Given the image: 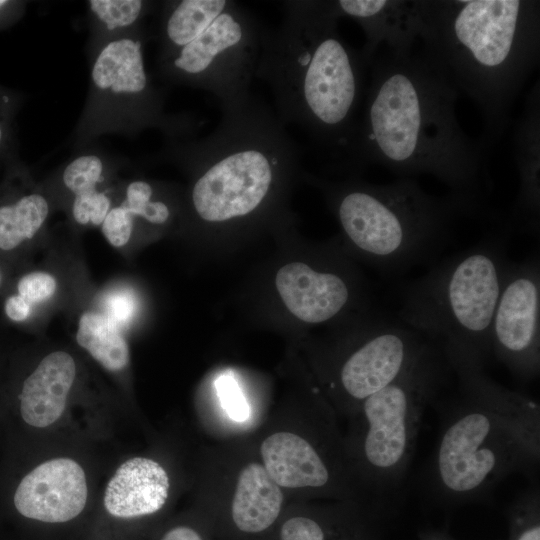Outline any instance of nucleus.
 <instances>
[{"label": "nucleus", "mask_w": 540, "mask_h": 540, "mask_svg": "<svg viewBox=\"0 0 540 540\" xmlns=\"http://www.w3.org/2000/svg\"><path fill=\"white\" fill-rule=\"evenodd\" d=\"M459 92L421 52L379 48L344 157L350 166L380 165L400 178L431 175L449 194L483 205L491 182L488 151L462 129Z\"/></svg>", "instance_id": "nucleus-1"}, {"label": "nucleus", "mask_w": 540, "mask_h": 540, "mask_svg": "<svg viewBox=\"0 0 540 540\" xmlns=\"http://www.w3.org/2000/svg\"><path fill=\"white\" fill-rule=\"evenodd\" d=\"M444 355L456 389L449 396L441 393L431 406L440 429L421 479L427 503L446 512L492 505L508 477L521 474L529 482L539 481L538 401L497 383L471 358Z\"/></svg>", "instance_id": "nucleus-2"}, {"label": "nucleus", "mask_w": 540, "mask_h": 540, "mask_svg": "<svg viewBox=\"0 0 540 540\" xmlns=\"http://www.w3.org/2000/svg\"><path fill=\"white\" fill-rule=\"evenodd\" d=\"M276 28L262 26L255 77L271 89L275 113L332 157H344L368 79L360 50L338 33L333 0L281 2Z\"/></svg>", "instance_id": "nucleus-3"}, {"label": "nucleus", "mask_w": 540, "mask_h": 540, "mask_svg": "<svg viewBox=\"0 0 540 540\" xmlns=\"http://www.w3.org/2000/svg\"><path fill=\"white\" fill-rule=\"evenodd\" d=\"M420 51L478 107L485 149L540 60V1L413 0Z\"/></svg>", "instance_id": "nucleus-4"}, {"label": "nucleus", "mask_w": 540, "mask_h": 540, "mask_svg": "<svg viewBox=\"0 0 540 540\" xmlns=\"http://www.w3.org/2000/svg\"><path fill=\"white\" fill-rule=\"evenodd\" d=\"M220 107L221 119L211 133L166 140L159 154L189 172V205L206 223L255 214L301 157L286 126L262 100L250 94Z\"/></svg>", "instance_id": "nucleus-5"}, {"label": "nucleus", "mask_w": 540, "mask_h": 540, "mask_svg": "<svg viewBox=\"0 0 540 540\" xmlns=\"http://www.w3.org/2000/svg\"><path fill=\"white\" fill-rule=\"evenodd\" d=\"M349 242L382 273H400L433 258L461 217L483 205L427 193L412 178L387 184L350 180L325 185Z\"/></svg>", "instance_id": "nucleus-6"}, {"label": "nucleus", "mask_w": 540, "mask_h": 540, "mask_svg": "<svg viewBox=\"0 0 540 540\" xmlns=\"http://www.w3.org/2000/svg\"><path fill=\"white\" fill-rule=\"evenodd\" d=\"M161 7L159 77L210 92L220 106L248 97L260 52L256 17L233 0H170Z\"/></svg>", "instance_id": "nucleus-7"}, {"label": "nucleus", "mask_w": 540, "mask_h": 540, "mask_svg": "<svg viewBox=\"0 0 540 540\" xmlns=\"http://www.w3.org/2000/svg\"><path fill=\"white\" fill-rule=\"evenodd\" d=\"M507 234H489L410 283L398 320L436 344L486 365L491 326L510 260Z\"/></svg>", "instance_id": "nucleus-8"}, {"label": "nucleus", "mask_w": 540, "mask_h": 540, "mask_svg": "<svg viewBox=\"0 0 540 540\" xmlns=\"http://www.w3.org/2000/svg\"><path fill=\"white\" fill-rule=\"evenodd\" d=\"M452 368L430 342L417 360L357 408L355 452L371 504L395 518L406 497L408 474L425 411L448 386Z\"/></svg>", "instance_id": "nucleus-9"}, {"label": "nucleus", "mask_w": 540, "mask_h": 540, "mask_svg": "<svg viewBox=\"0 0 540 540\" xmlns=\"http://www.w3.org/2000/svg\"><path fill=\"white\" fill-rule=\"evenodd\" d=\"M144 42L142 27L88 53L90 83L73 132L75 151L104 134L134 137L155 128L166 140L195 135L197 122L192 117L165 112L164 92L146 70Z\"/></svg>", "instance_id": "nucleus-10"}, {"label": "nucleus", "mask_w": 540, "mask_h": 540, "mask_svg": "<svg viewBox=\"0 0 540 540\" xmlns=\"http://www.w3.org/2000/svg\"><path fill=\"white\" fill-rule=\"evenodd\" d=\"M491 356L521 383L540 373V260L510 261L491 326Z\"/></svg>", "instance_id": "nucleus-11"}, {"label": "nucleus", "mask_w": 540, "mask_h": 540, "mask_svg": "<svg viewBox=\"0 0 540 540\" xmlns=\"http://www.w3.org/2000/svg\"><path fill=\"white\" fill-rule=\"evenodd\" d=\"M341 357L340 392L355 409L398 378L430 344L421 334L386 317L366 324Z\"/></svg>", "instance_id": "nucleus-12"}, {"label": "nucleus", "mask_w": 540, "mask_h": 540, "mask_svg": "<svg viewBox=\"0 0 540 540\" xmlns=\"http://www.w3.org/2000/svg\"><path fill=\"white\" fill-rule=\"evenodd\" d=\"M88 487L83 468L71 458L45 461L20 481L13 498L16 511L43 525H65L84 511Z\"/></svg>", "instance_id": "nucleus-13"}, {"label": "nucleus", "mask_w": 540, "mask_h": 540, "mask_svg": "<svg viewBox=\"0 0 540 540\" xmlns=\"http://www.w3.org/2000/svg\"><path fill=\"white\" fill-rule=\"evenodd\" d=\"M0 183V258L20 253L43 231L54 204L13 151Z\"/></svg>", "instance_id": "nucleus-14"}, {"label": "nucleus", "mask_w": 540, "mask_h": 540, "mask_svg": "<svg viewBox=\"0 0 540 540\" xmlns=\"http://www.w3.org/2000/svg\"><path fill=\"white\" fill-rule=\"evenodd\" d=\"M514 159L519 187L509 218L508 231L540 236V84L526 95L514 130Z\"/></svg>", "instance_id": "nucleus-15"}, {"label": "nucleus", "mask_w": 540, "mask_h": 540, "mask_svg": "<svg viewBox=\"0 0 540 540\" xmlns=\"http://www.w3.org/2000/svg\"><path fill=\"white\" fill-rule=\"evenodd\" d=\"M276 287L288 310L309 324L324 323L339 316L351 304L354 294L343 274L314 269L302 262L281 267Z\"/></svg>", "instance_id": "nucleus-16"}, {"label": "nucleus", "mask_w": 540, "mask_h": 540, "mask_svg": "<svg viewBox=\"0 0 540 540\" xmlns=\"http://www.w3.org/2000/svg\"><path fill=\"white\" fill-rule=\"evenodd\" d=\"M340 18L354 20L363 30L360 49L368 67L379 48L395 55L411 53L418 40L413 0H333Z\"/></svg>", "instance_id": "nucleus-17"}, {"label": "nucleus", "mask_w": 540, "mask_h": 540, "mask_svg": "<svg viewBox=\"0 0 540 540\" xmlns=\"http://www.w3.org/2000/svg\"><path fill=\"white\" fill-rule=\"evenodd\" d=\"M169 492V478L156 461L133 457L119 466L105 489L106 514L120 522H131L159 512Z\"/></svg>", "instance_id": "nucleus-18"}, {"label": "nucleus", "mask_w": 540, "mask_h": 540, "mask_svg": "<svg viewBox=\"0 0 540 540\" xmlns=\"http://www.w3.org/2000/svg\"><path fill=\"white\" fill-rule=\"evenodd\" d=\"M77 374L71 354L57 350L41 359L23 381L20 414L30 426L45 428L63 414Z\"/></svg>", "instance_id": "nucleus-19"}, {"label": "nucleus", "mask_w": 540, "mask_h": 540, "mask_svg": "<svg viewBox=\"0 0 540 540\" xmlns=\"http://www.w3.org/2000/svg\"><path fill=\"white\" fill-rule=\"evenodd\" d=\"M263 466L271 479L286 488H326L333 478L327 460L305 438L276 432L260 448Z\"/></svg>", "instance_id": "nucleus-20"}, {"label": "nucleus", "mask_w": 540, "mask_h": 540, "mask_svg": "<svg viewBox=\"0 0 540 540\" xmlns=\"http://www.w3.org/2000/svg\"><path fill=\"white\" fill-rule=\"evenodd\" d=\"M393 519L373 507L324 517L298 515L285 520L280 540H383Z\"/></svg>", "instance_id": "nucleus-21"}, {"label": "nucleus", "mask_w": 540, "mask_h": 540, "mask_svg": "<svg viewBox=\"0 0 540 540\" xmlns=\"http://www.w3.org/2000/svg\"><path fill=\"white\" fill-rule=\"evenodd\" d=\"M283 493L264 466L250 463L239 474L231 504V519L245 534L269 529L281 511Z\"/></svg>", "instance_id": "nucleus-22"}, {"label": "nucleus", "mask_w": 540, "mask_h": 540, "mask_svg": "<svg viewBox=\"0 0 540 540\" xmlns=\"http://www.w3.org/2000/svg\"><path fill=\"white\" fill-rule=\"evenodd\" d=\"M121 162L114 156L97 149L77 151L63 163L50 178L42 183L54 206L63 207L73 198L117 182V171Z\"/></svg>", "instance_id": "nucleus-23"}, {"label": "nucleus", "mask_w": 540, "mask_h": 540, "mask_svg": "<svg viewBox=\"0 0 540 540\" xmlns=\"http://www.w3.org/2000/svg\"><path fill=\"white\" fill-rule=\"evenodd\" d=\"M76 342L109 372H121L130 362L123 329L101 311L85 310L77 322Z\"/></svg>", "instance_id": "nucleus-24"}, {"label": "nucleus", "mask_w": 540, "mask_h": 540, "mask_svg": "<svg viewBox=\"0 0 540 540\" xmlns=\"http://www.w3.org/2000/svg\"><path fill=\"white\" fill-rule=\"evenodd\" d=\"M155 2L146 0H91L87 2L89 39L87 53L103 43L142 28Z\"/></svg>", "instance_id": "nucleus-25"}, {"label": "nucleus", "mask_w": 540, "mask_h": 540, "mask_svg": "<svg viewBox=\"0 0 540 540\" xmlns=\"http://www.w3.org/2000/svg\"><path fill=\"white\" fill-rule=\"evenodd\" d=\"M159 190L150 180H120L116 202L129 214L135 229L138 223L160 227L170 221L172 205L160 195Z\"/></svg>", "instance_id": "nucleus-26"}, {"label": "nucleus", "mask_w": 540, "mask_h": 540, "mask_svg": "<svg viewBox=\"0 0 540 540\" xmlns=\"http://www.w3.org/2000/svg\"><path fill=\"white\" fill-rule=\"evenodd\" d=\"M507 540H540V481L518 493L505 508Z\"/></svg>", "instance_id": "nucleus-27"}, {"label": "nucleus", "mask_w": 540, "mask_h": 540, "mask_svg": "<svg viewBox=\"0 0 540 540\" xmlns=\"http://www.w3.org/2000/svg\"><path fill=\"white\" fill-rule=\"evenodd\" d=\"M120 180L114 184L73 197L64 208L72 222L83 228L100 227L114 205Z\"/></svg>", "instance_id": "nucleus-28"}, {"label": "nucleus", "mask_w": 540, "mask_h": 540, "mask_svg": "<svg viewBox=\"0 0 540 540\" xmlns=\"http://www.w3.org/2000/svg\"><path fill=\"white\" fill-rule=\"evenodd\" d=\"M58 281L55 275L45 270H30L21 274L10 293L16 295L34 313L37 305L43 304L56 294Z\"/></svg>", "instance_id": "nucleus-29"}, {"label": "nucleus", "mask_w": 540, "mask_h": 540, "mask_svg": "<svg viewBox=\"0 0 540 540\" xmlns=\"http://www.w3.org/2000/svg\"><path fill=\"white\" fill-rule=\"evenodd\" d=\"M21 101L18 92L0 84V159L13 152L14 121Z\"/></svg>", "instance_id": "nucleus-30"}, {"label": "nucleus", "mask_w": 540, "mask_h": 540, "mask_svg": "<svg viewBox=\"0 0 540 540\" xmlns=\"http://www.w3.org/2000/svg\"><path fill=\"white\" fill-rule=\"evenodd\" d=\"M100 230L111 246L120 249L131 241L135 226L125 209L115 202L101 224Z\"/></svg>", "instance_id": "nucleus-31"}, {"label": "nucleus", "mask_w": 540, "mask_h": 540, "mask_svg": "<svg viewBox=\"0 0 540 540\" xmlns=\"http://www.w3.org/2000/svg\"><path fill=\"white\" fill-rule=\"evenodd\" d=\"M215 385L220 401L228 415L235 421H245L249 416V407L233 377L220 376Z\"/></svg>", "instance_id": "nucleus-32"}, {"label": "nucleus", "mask_w": 540, "mask_h": 540, "mask_svg": "<svg viewBox=\"0 0 540 540\" xmlns=\"http://www.w3.org/2000/svg\"><path fill=\"white\" fill-rule=\"evenodd\" d=\"M105 315L116 322L122 329L123 324L130 320L134 313V300L130 293L123 291H112L105 296L103 301Z\"/></svg>", "instance_id": "nucleus-33"}, {"label": "nucleus", "mask_w": 540, "mask_h": 540, "mask_svg": "<svg viewBox=\"0 0 540 540\" xmlns=\"http://www.w3.org/2000/svg\"><path fill=\"white\" fill-rule=\"evenodd\" d=\"M25 1L0 0V30L16 23L24 14Z\"/></svg>", "instance_id": "nucleus-34"}, {"label": "nucleus", "mask_w": 540, "mask_h": 540, "mask_svg": "<svg viewBox=\"0 0 540 540\" xmlns=\"http://www.w3.org/2000/svg\"><path fill=\"white\" fill-rule=\"evenodd\" d=\"M158 540H204V538L190 525H176L167 529Z\"/></svg>", "instance_id": "nucleus-35"}, {"label": "nucleus", "mask_w": 540, "mask_h": 540, "mask_svg": "<svg viewBox=\"0 0 540 540\" xmlns=\"http://www.w3.org/2000/svg\"><path fill=\"white\" fill-rule=\"evenodd\" d=\"M418 540H457L447 530L444 529H422L417 534Z\"/></svg>", "instance_id": "nucleus-36"}, {"label": "nucleus", "mask_w": 540, "mask_h": 540, "mask_svg": "<svg viewBox=\"0 0 540 540\" xmlns=\"http://www.w3.org/2000/svg\"><path fill=\"white\" fill-rule=\"evenodd\" d=\"M7 270L6 267L0 262V291L3 289L7 281Z\"/></svg>", "instance_id": "nucleus-37"}]
</instances>
